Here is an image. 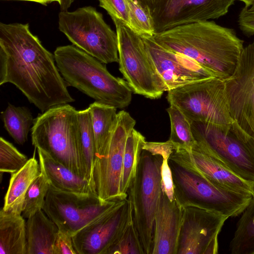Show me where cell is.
Here are the masks:
<instances>
[{"instance_id": "6da1fadb", "label": "cell", "mask_w": 254, "mask_h": 254, "mask_svg": "<svg viewBox=\"0 0 254 254\" xmlns=\"http://www.w3.org/2000/svg\"><path fill=\"white\" fill-rule=\"evenodd\" d=\"M14 85L42 112L72 102L66 82L28 23H0V85Z\"/></svg>"}, {"instance_id": "7a4b0ae2", "label": "cell", "mask_w": 254, "mask_h": 254, "mask_svg": "<svg viewBox=\"0 0 254 254\" xmlns=\"http://www.w3.org/2000/svg\"><path fill=\"white\" fill-rule=\"evenodd\" d=\"M153 38L166 49L190 58L224 80L234 72L244 48L234 29L209 20L179 26Z\"/></svg>"}, {"instance_id": "3957f363", "label": "cell", "mask_w": 254, "mask_h": 254, "mask_svg": "<svg viewBox=\"0 0 254 254\" xmlns=\"http://www.w3.org/2000/svg\"><path fill=\"white\" fill-rule=\"evenodd\" d=\"M54 55L59 70L68 85L96 102L116 108L130 104L133 92L128 83L112 75L105 64L73 45L58 47Z\"/></svg>"}, {"instance_id": "277c9868", "label": "cell", "mask_w": 254, "mask_h": 254, "mask_svg": "<svg viewBox=\"0 0 254 254\" xmlns=\"http://www.w3.org/2000/svg\"><path fill=\"white\" fill-rule=\"evenodd\" d=\"M176 199L183 207L194 206L228 217H237L249 204L252 195L218 186L202 174L183 149L175 150L169 158Z\"/></svg>"}, {"instance_id": "5b68a950", "label": "cell", "mask_w": 254, "mask_h": 254, "mask_svg": "<svg viewBox=\"0 0 254 254\" xmlns=\"http://www.w3.org/2000/svg\"><path fill=\"white\" fill-rule=\"evenodd\" d=\"M31 131L37 150L89 180L82 153L78 111L74 107L66 104L50 108L34 119Z\"/></svg>"}, {"instance_id": "8992f818", "label": "cell", "mask_w": 254, "mask_h": 254, "mask_svg": "<svg viewBox=\"0 0 254 254\" xmlns=\"http://www.w3.org/2000/svg\"><path fill=\"white\" fill-rule=\"evenodd\" d=\"M58 23L59 30L75 46L105 64L119 62L116 32L95 7L61 11Z\"/></svg>"}, {"instance_id": "52a82bcc", "label": "cell", "mask_w": 254, "mask_h": 254, "mask_svg": "<svg viewBox=\"0 0 254 254\" xmlns=\"http://www.w3.org/2000/svg\"><path fill=\"white\" fill-rule=\"evenodd\" d=\"M162 158L142 150L135 175L127 191L133 223L145 254H151L154 220L160 195Z\"/></svg>"}, {"instance_id": "ba28073f", "label": "cell", "mask_w": 254, "mask_h": 254, "mask_svg": "<svg viewBox=\"0 0 254 254\" xmlns=\"http://www.w3.org/2000/svg\"><path fill=\"white\" fill-rule=\"evenodd\" d=\"M167 99L192 122L230 127L232 117L224 79L213 77L168 91Z\"/></svg>"}, {"instance_id": "9c48e42d", "label": "cell", "mask_w": 254, "mask_h": 254, "mask_svg": "<svg viewBox=\"0 0 254 254\" xmlns=\"http://www.w3.org/2000/svg\"><path fill=\"white\" fill-rule=\"evenodd\" d=\"M197 144L243 179L254 183V139L234 121L227 127L192 122Z\"/></svg>"}, {"instance_id": "30bf717a", "label": "cell", "mask_w": 254, "mask_h": 254, "mask_svg": "<svg viewBox=\"0 0 254 254\" xmlns=\"http://www.w3.org/2000/svg\"><path fill=\"white\" fill-rule=\"evenodd\" d=\"M118 38L119 69L132 92L151 99L168 89L149 56L143 39L117 19L113 20Z\"/></svg>"}, {"instance_id": "8fae6325", "label": "cell", "mask_w": 254, "mask_h": 254, "mask_svg": "<svg viewBox=\"0 0 254 254\" xmlns=\"http://www.w3.org/2000/svg\"><path fill=\"white\" fill-rule=\"evenodd\" d=\"M135 123L128 112L118 113L110 142L96 155L93 180L96 193L103 201H118L127 198L122 191L123 159L127 138Z\"/></svg>"}, {"instance_id": "7c38bea8", "label": "cell", "mask_w": 254, "mask_h": 254, "mask_svg": "<svg viewBox=\"0 0 254 254\" xmlns=\"http://www.w3.org/2000/svg\"><path fill=\"white\" fill-rule=\"evenodd\" d=\"M117 202L103 201L97 194L63 191L50 185L43 210L59 230L72 236Z\"/></svg>"}, {"instance_id": "4fadbf2b", "label": "cell", "mask_w": 254, "mask_h": 254, "mask_svg": "<svg viewBox=\"0 0 254 254\" xmlns=\"http://www.w3.org/2000/svg\"><path fill=\"white\" fill-rule=\"evenodd\" d=\"M132 222L128 198L118 201L72 236L77 254H107Z\"/></svg>"}, {"instance_id": "5bb4252c", "label": "cell", "mask_w": 254, "mask_h": 254, "mask_svg": "<svg viewBox=\"0 0 254 254\" xmlns=\"http://www.w3.org/2000/svg\"><path fill=\"white\" fill-rule=\"evenodd\" d=\"M224 80L233 120L254 139V38L244 47L233 74Z\"/></svg>"}, {"instance_id": "9a60e30c", "label": "cell", "mask_w": 254, "mask_h": 254, "mask_svg": "<svg viewBox=\"0 0 254 254\" xmlns=\"http://www.w3.org/2000/svg\"><path fill=\"white\" fill-rule=\"evenodd\" d=\"M228 218L197 206L183 207L177 254H218V236Z\"/></svg>"}, {"instance_id": "2e32d148", "label": "cell", "mask_w": 254, "mask_h": 254, "mask_svg": "<svg viewBox=\"0 0 254 254\" xmlns=\"http://www.w3.org/2000/svg\"><path fill=\"white\" fill-rule=\"evenodd\" d=\"M235 0H159L152 12L155 33L219 18L227 13Z\"/></svg>"}, {"instance_id": "e0dca14e", "label": "cell", "mask_w": 254, "mask_h": 254, "mask_svg": "<svg viewBox=\"0 0 254 254\" xmlns=\"http://www.w3.org/2000/svg\"><path fill=\"white\" fill-rule=\"evenodd\" d=\"M142 39L168 91L214 77L194 60L163 48L153 37Z\"/></svg>"}, {"instance_id": "ac0fdd59", "label": "cell", "mask_w": 254, "mask_h": 254, "mask_svg": "<svg viewBox=\"0 0 254 254\" xmlns=\"http://www.w3.org/2000/svg\"><path fill=\"white\" fill-rule=\"evenodd\" d=\"M183 207L161 191L156 213L151 254H177Z\"/></svg>"}, {"instance_id": "d6986e66", "label": "cell", "mask_w": 254, "mask_h": 254, "mask_svg": "<svg viewBox=\"0 0 254 254\" xmlns=\"http://www.w3.org/2000/svg\"><path fill=\"white\" fill-rule=\"evenodd\" d=\"M183 150L197 170L212 182L234 191L254 195V183L242 178L197 143L190 150Z\"/></svg>"}, {"instance_id": "ffe728a7", "label": "cell", "mask_w": 254, "mask_h": 254, "mask_svg": "<svg viewBox=\"0 0 254 254\" xmlns=\"http://www.w3.org/2000/svg\"><path fill=\"white\" fill-rule=\"evenodd\" d=\"M37 152L41 172L52 187L77 194H97L94 185L89 180L77 175L43 151L37 150Z\"/></svg>"}, {"instance_id": "44dd1931", "label": "cell", "mask_w": 254, "mask_h": 254, "mask_svg": "<svg viewBox=\"0 0 254 254\" xmlns=\"http://www.w3.org/2000/svg\"><path fill=\"white\" fill-rule=\"evenodd\" d=\"M59 231L58 226L43 210L28 218L27 254H54V245Z\"/></svg>"}, {"instance_id": "7402d4cb", "label": "cell", "mask_w": 254, "mask_h": 254, "mask_svg": "<svg viewBox=\"0 0 254 254\" xmlns=\"http://www.w3.org/2000/svg\"><path fill=\"white\" fill-rule=\"evenodd\" d=\"M41 174L40 164L34 155L22 168L11 174L2 209L7 212L21 214L26 193Z\"/></svg>"}, {"instance_id": "603a6c76", "label": "cell", "mask_w": 254, "mask_h": 254, "mask_svg": "<svg viewBox=\"0 0 254 254\" xmlns=\"http://www.w3.org/2000/svg\"><path fill=\"white\" fill-rule=\"evenodd\" d=\"M0 254H27L26 222L22 214L0 211Z\"/></svg>"}, {"instance_id": "cb8c5ba5", "label": "cell", "mask_w": 254, "mask_h": 254, "mask_svg": "<svg viewBox=\"0 0 254 254\" xmlns=\"http://www.w3.org/2000/svg\"><path fill=\"white\" fill-rule=\"evenodd\" d=\"M90 110L96 147V155L109 144L112 137L118 117L116 108L94 102Z\"/></svg>"}, {"instance_id": "d4e9b609", "label": "cell", "mask_w": 254, "mask_h": 254, "mask_svg": "<svg viewBox=\"0 0 254 254\" xmlns=\"http://www.w3.org/2000/svg\"><path fill=\"white\" fill-rule=\"evenodd\" d=\"M229 250L232 254H254V195L237 222Z\"/></svg>"}, {"instance_id": "484cf974", "label": "cell", "mask_w": 254, "mask_h": 254, "mask_svg": "<svg viewBox=\"0 0 254 254\" xmlns=\"http://www.w3.org/2000/svg\"><path fill=\"white\" fill-rule=\"evenodd\" d=\"M145 137L139 131L133 128L126 142L123 159L122 177V191L127 197L128 190L135 175L140 159Z\"/></svg>"}, {"instance_id": "4316f807", "label": "cell", "mask_w": 254, "mask_h": 254, "mask_svg": "<svg viewBox=\"0 0 254 254\" xmlns=\"http://www.w3.org/2000/svg\"><path fill=\"white\" fill-rule=\"evenodd\" d=\"M4 127L15 142L23 145L27 140L31 127L33 124L31 113L25 107H15L9 104L1 112Z\"/></svg>"}, {"instance_id": "83f0119b", "label": "cell", "mask_w": 254, "mask_h": 254, "mask_svg": "<svg viewBox=\"0 0 254 254\" xmlns=\"http://www.w3.org/2000/svg\"><path fill=\"white\" fill-rule=\"evenodd\" d=\"M171 123L169 140L174 144L175 150H190L196 144L191 123L183 113L174 105L167 109Z\"/></svg>"}, {"instance_id": "f1b7e54d", "label": "cell", "mask_w": 254, "mask_h": 254, "mask_svg": "<svg viewBox=\"0 0 254 254\" xmlns=\"http://www.w3.org/2000/svg\"><path fill=\"white\" fill-rule=\"evenodd\" d=\"M78 118L82 155L89 179L94 185L93 173L96 147L89 108L78 111Z\"/></svg>"}, {"instance_id": "f546056e", "label": "cell", "mask_w": 254, "mask_h": 254, "mask_svg": "<svg viewBox=\"0 0 254 254\" xmlns=\"http://www.w3.org/2000/svg\"><path fill=\"white\" fill-rule=\"evenodd\" d=\"M129 8V28L142 38L155 35L154 23L150 9L136 0H127Z\"/></svg>"}, {"instance_id": "4dcf8cb0", "label": "cell", "mask_w": 254, "mask_h": 254, "mask_svg": "<svg viewBox=\"0 0 254 254\" xmlns=\"http://www.w3.org/2000/svg\"><path fill=\"white\" fill-rule=\"evenodd\" d=\"M49 188V183L41 172L31 184L26 193L21 214L24 218H29L38 211L43 210Z\"/></svg>"}, {"instance_id": "1f68e13d", "label": "cell", "mask_w": 254, "mask_h": 254, "mask_svg": "<svg viewBox=\"0 0 254 254\" xmlns=\"http://www.w3.org/2000/svg\"><path fill=\"white\" fill-rule=\"evenodd\" d=\"M28 159L11 143L2 137L0 138V173L12 174L22 168Z\"/></svg>"}, {"instance_id": "d6a6232c", "label": "cell", "mask_w": 254, "mask_h": 254, "mask_svg": "<svg viewBox=\"0 0 254 254\" xmlns=\"http://www.w3.org/2000/svg\"><path fill=\"white\" fill-rule=\"evenodd\" d=\"M107 254H145L133 222L108 251Z\"/></svg>"}, {"instance_id": "836d02e7", "label": "cell", "mask_w": 254, "mask_h": 254, "mask_svg": "<svg viewBox=\"0 0 254 254\" xmlns=\"http://www.w3.org/2000/svg\"><path fill=\"white\" fill-rule=\"evenodd\" d=\"M112 20L117 19L129 28V8L127 0H98Z\"/></svg>"}, {"instance_id": "e575fe53", "label": "cell", "mask_w": 254, "mask_h": 254, "mask_svg": "<svg viewBox=\"0 0 254 254\" xmlns=\"http://www.w3.org/2000/svg\"><path fill=\"white\" fill-rule=\"evenodd\" d=\"M238 23L246 36H254V1L242 9L238 16Z\"/></svg>"}, {"instance_id": "d590c367", "label": "cell", "mask_w": 254, "mask_h": 254, "mask_svg": "<svg viewBox=\"0 0 254 254\" xmlns=\"http://www.w3.org/2000/svg\"><path fill=\"white\" fill-rule=\"evenodd\" d=\"M169 159H162L161 165V190L164 192L171 201L174 200V185L173 176L169 164Z\"/></svg>"}, {"instance_id": "8d00e7d4", "label": "cell", "mask_w": 254, "mask_h": 254, "mask_svg": "<svg viewBox=\"0 0 254 254\" xmlns=\"http://www.w3.org/2000/svg\"><path fill=\"white\" fill-rule=\"evenodd\" d=\"M54 254H77L70 235L59 230L54 245Z\"/></svg>"}, {"instance_id": "74e56055", "label": "cell", "mask_w": 254, "mask_h": 254, "mask_svg": "<svg viewBox=\"0 0 254 254\" xmlns=\"http://www.w3.org/2000/svg\"><path fill=\"white\" fill-rule=\"evenodd\" d=\"M142 149L149 152L153 155H159L162 159H169L175 151V147L169 140L164 142H147L146 141Z\"/></svg>"}, {"instance_id": "f35d334b", "label": "cell", "mask_w": 254, "mask_h": 254, "mask_svg": "<svg viewBox=\"0 0 254 254\" xmlns=\"http://www.w3.org/2000/svg\"><path fill=\"white\" fill-rule=\"evenodd\" d=\"M144 7L150 9L151 11L154 10L159 0H136Z\"/></svg>"}, {"instance_id": "ab89813d", "label": "cell", "mask_w": 254, "mask_h": 254, "mask_svg": "<svg viewBox=\"0 0 254 254\" xmlns=\"http://www.w3.org/2000/svg\"><path fill=\"white\" fill-rule=\"evenodd\" d=\"M74 0H59L61 11H67Z\"/></svg>"}, {"instance_id": "60d3db41", "label": "cell", "mask_w": 254, "mask_h": 254, "mask_svg": "<svg viewBox=\"0 0 254 254\" xmlns=\"http://www.w3.org/2000/svg\"><path fill=\"white\" fill-rule=\"evenodd\" d=\"M19 0V1H27L37 2L44 5H47L52 2L57 1L58 2L59 0Z\"/></svg>"}, {"instance_id": "b9f144b4", "label": "cell", "mask_w": 254, "mask_h": 254, "mask_svg": "<svg viewBox=\"0 0 254 254\" xmlns=\"http://www.w3.org/2000/svg\"><path fill=\"white\" fill-rule=\"evenodd\" d=\"M239 0V1L243 2L245 4V5H249L254 1V0Z\"/></svg>"}]
</instances>
